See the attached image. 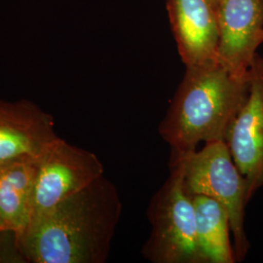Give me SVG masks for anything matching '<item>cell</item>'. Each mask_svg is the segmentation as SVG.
Wrapping results in <instances>:
<instances>
[{
	"label": "cell",
	"instance_id": "cell-11",
	"mask_svg": "<svg viewBox=\"0 0 263 263\" xmlns=\"http://www.w3.org/2000/svg\"><path fill=\"white\" fill-rule=\"evenodd\" d=\"M195 210L198 244L207 263H235L230 242V221L224 207L213 198L191 195Z\"/></svg>",
	"mask_w": 263,
	"mask_h": 263
},
{
	"label": "cell",
	"instance_id": "cell-10",
	"mask_svg": "<svg viewBox=\"0 0 263 263\" xmlns=\"http://www.w3.org/2000/svg\"><path fill=\"white\" fill-rule=\"evenodd\" d=\"M39 159L17 160L0 166V231L15 236L17 247L30 222Z\"/></svg>",
	"mask_w": 263,
	"mask_h": 263
},
{
	"label": "cell",
	"instance_id": "cell-3",
	"mask_svg": "<svg viewBox=\"0 0 263 263\" xmlns=\"http://www.w3.org/2000/svg\"><path fill=\"white\" fill-rule=\"evenodd\" d=\"M169 178L151 198V231L141 255L152 263H207L198 244L195 210L184 185L183 166L170 161Z\"/></svg>",
	"mask_w": 263,
	"mask_h": 263
},
{
	"label": "cell",
	"instance_id": "cell-1",
	"mask_svg": "<svg viewBox=\"0 0 263 263\" xmlns=\"http://www.w3.org/2000/svg\"><path fill=\"white\" fill-rule=\"evenodd\" d=\"M121 214L118 189L104 175L29 226L20 254L25 262L104 263Z\"/></svg>",
	"mask_w": 263,
	"mask_h": 263
},
{
	"label": "cell",
	"instance_id": "cell-6",
	"mask_svg": "<svg viewBox=\"0 0 263 263\" xmlns=\"http://www.w3.org/2000/svg\"><path fill=\"white\" fill-rule=\"evenodd\" d=\"M249 95L228 133L226 144L248 186V200L263 187V57L249 69Z\"/></svg>",
	"mask_w": 263,
	"mask_h": 263
},
{
	"label": "cell",
	"instance_id": "cell-4",
	"mask_svg": "<svg viewBox=\"0 0 263 263\" xmlns=\"http://www.w3.org/2000/svg\"><path fill=\"white\" fill-rule=\"evenodd\" d=\"M176 160L182 163L184 185L190 195L213 198L226 209L234 238L236 261L242 262L250 249L245 230L248 186L226 141L206 143L201 151L170 161Z\"/></svg>",
	"mask_w": 263,
	"mask_h": 263
},
{
	"label": "cell",
	"instance_id": "cell-7",
	"mask_svg": "<svg viewBox=\"0 0 263 263\" xmlns=\"http://www.w3.org/2000/svg\"><path fill=\"white\" fill-rule=\"evenodd\" d=\"M216 15V61L231 74L246 77L263 43V0H219Z\"/></svg>",
	"mask_w": 263,
	"mask_h": 263
},
{
	"label": "cell",
	"instance_id": "cell-5",
	"mask_svg": "<svg viewBox=\"0 0 263 263\" xmlns=\"http://www.w3.org/2000/svg\"><path fill=\"white\" fill-rule=\"evenodd\" d=\"M104 175V165L94 152L59 138L38 162L28 227Z\"/></svg>",
	"mask_w": 263,
	"mask_h": 263
},
{
	"label": "cell",
	"instance_id": "cell-9",
	"mask_svg": "<svg viewBox=\"0 0 263 263\" xmlns=\"http://www.w3.org/2000/svg\"><path fill=\"white\" fill-rule=\"evenodd\" d=\"M171 27L185 66L216 61L218 24L211 0H168Z\"/></svg>",
	"mask_w": 263,
	"mask_h": 263
},
{
	"label": "cell",
	"instance_id": "cell-8",
	"mask_svg": "<svg viewBox=\"0 0 263 263\" xmlns=\"http://www.w3.org/2000/svg\"><path fill=\"white\" fill-rule=\"evenodd\" d=\"M54 117L37 104L0 99V166L39 159L59 140Z\"/></svg>",
	"mask_w": 263,
	"mask_h": 263
},
{
	"label": "cell",
	"instance_id": "cell-13",
	"mask_svg": "<svg viewBox=\"0 0 263 263\" xmlns=\"http://www.w3.org/2000/svg\"><path fill=\"white\" fill-rule=\"evenodd\" d=\"M211 1L213 2V4H214L216 7H217V4H218V1H219V0H211Z\"/></svg>",
	"mask_w": 263,
	"mask_h": 263
},
{
	"label": "cell",
	"instance_id": "cell-12",
	"mask_svg": "<svg viewBox=\"0 0 263 263\" xmlns=\"http://www.w3.org/2000/svg\"><path fill=\"white\" fill-rule=\"evenodd\" d=\"M25 262L20 254L15 236L0 231V263Z\"/></svg>",
	"mask_w": 263,
	"mask_h": 263
},
{
	"label": "cell",
	"instance_id": "cell-2",
	"mask_svg": "<svg viewBox=\"0 0 263 263\" xmlns=\"http://www.w3.org/2000/svg\"><path fill=\"white\" fill-rule=\"evenodd\" d=\"M249 88V73L237 77L217 61L186 66L158 127L171 148L170 160L196 151L200 142L226 141Z\"/></svg>",
	"mask_w": 263,
	"mask_h": 263
}]
</instances>
